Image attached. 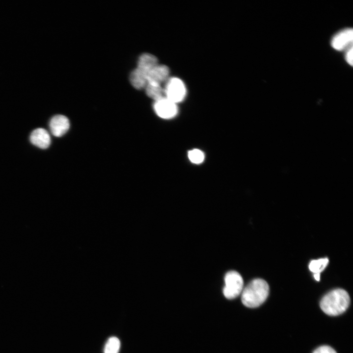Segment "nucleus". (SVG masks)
Listing matches in <instances>:
<instances>
[{
    "label": "nucleus",
    "instance_id": "1",
    "mask_svg": "<svg viewBox=\"0 0 353 353\" xmlns=\"http://www.w3.org/2000/svg\"><path fill=\"white\" fill-rule=\"evenodd\" d=\"M350 303V298L347 292L338 288L329 292L323 297L320 307L326 314L335 316L344 313Z\"/></svg>",
    "mask_w": 353,
    "mask_h": 353
},
{
    "label": "nucleus",
    "instance_id": "2",
    "mask_svg": "<svg viewBox=\"0 0 353 353\" xmlns=\"http://www.w3.org/2000/svg\"><path fill=\"white\" fill-rule=\"evenodd\" d=\"M269 293V286L265 280L261 278L254 279L243 289L241 301L248 307H257L265 301Z\"/></svg>",
    "mask_w": 353,
    "mask_h": 353
},
{
    "label": "nucleus",
    "instance_id": "3",
    "mask_svg": "<svg viewBox=\"0 0 353 353\" xmlns=\"http://www.w3.org/2000/svg\"><path fill=\"white\" fill-rule=\"evenodd\" d=\"M164 96L177 104L181 102L187 95V89L184 82L176 77H171L165 82Z\"/></svg>",
    "mask_w": 353,
    "mask_h": 353
},
{
    "label": "nucleus",
    "instance_id": "4",
    "mask_svg": "<svg viewBox=\"0 0 353 353\" xmlns=\"http://www.w3.org/2000/svg\"><path fill=\"white\" fill-rule=\"evenodd\" d=\"M225 285L223 289L225 297L229 300L237 297L243 289L244 282L241 275L235 271L227 272L224 277Z\"/></svg>",
    "mask_w": 353,
    "mask_h": 353
},
{
    "label": "nucleus",
    "instance_id": "5",
    "mask_svg": "<svg viewBox=\"0 0 353 353\" xmlns=\"http://www.w3.org/2000/svg\"><path fill=\"white\" fill-rule=\"evenodd\" d=\"M153 107L156 115L164 119L173 118L178 113L177 104L167 99L165 96L155 101Z\"/></svg>",
    "mask_w": 353,
    "mask_h": 353
},
{
    "label": "nucleus",
    "instance_id": "6",
    "mask_svg": "<svg viewBox=\"0 0 353 353\" xmlns=\"http://www.w3.org/2000/svg\"><path fill=\"white\" fill-rule=\"evenodd\" d=\"M353 29L347 28L338 32L333 37L331 45L337 50H346L353 46Z\"/></svg>",
    "mask_w": 353,
    "mask_h": 353
},
{
    "label": "nucleus",
    "instance_id": "7",
    "mask_svg": "<svg viewBox=\"0 0 353 353\" xmlns=\"http://www.w3.org/2000/svg\"><path fill=\"white\" fill-rule=\"evenodd\" d=\"M70 121L63 115H56L50 121L49 127L51 134L57 137L63 136L69 129Z\"/></svg>",
    "mask_w": 353,
    "mask_h": 353
},
{
    "label": "nucleus",
    "instance_id": "8",
    "mask_svg": "<svg viewBox=\"0 0 353 353\" xmlns=\"http://www.w3.org/2000/svg\"><path fill=\"white\" fill-rule=\"evenodd\" d=\"M29 140L32 145L41 149L48 148L51 143L50 133L43 128L33 130L30 135Z\"/></svg>",
    "mask_w": 353,
    "mask_h": 353
},
{
    "label": "nucleus",
    "instance_id": "9",
    "mask_svg": "<svg viewBox=\"0 0 353 353\" xmlns=\"http://www.w3.org/2000/svg\"><path fill=\"white\" fill-rule=\"evenodd\" d=\"M148 82L161 84L170 77V70L164 65L158 64L147 74Z\"/></svg>",
    "mask_w": 353,
    "mask_h": 353
},
{
    "label": "nucleus",
    "instance_id": "10",
    "mask_svg": "<svg viewBox=\"0 0 353 353\" xmlns=\"http://www.w3.org/2000/svg\"><path fill=\"white\" fill-rule=\"evenodd\" d=\"M158 64L156 56L149 53L142 54L137 61V68L147 74Z\"/></svg>",
    "mask_w": 353,
    "mask_h": 353
},
{
    "label": "nucleus",
    "instance_id": "11",
    "mask_svg": "<svg viewBox=\"0 0 353 353\" xmlns=\"http://www.w3.org/2000/svg\"><path fill=\"white\" fill-rule=\"evenodd\" d=\"M129 81L132 86L135 89L138 90L145 89L148 83L147 74L136 68L131 72Z\"/></svg>",
    "mask_w": 353,
    "mask_h": 353
},
{
    "label": "nucleus",
    "instance_id": "12",
    "mask_svg": "<svg viewBox=\"0 0 353 353\" xmlns=\"http://www.w3.org/2000/svg\"><path fill=\"white\" fill-rule=\"evenodd\" d=\"M145 89L148 96L154 101L164 97V89L160 84L148 82Z\"/></svg>",
    "mask_w": 353,
    "mask_h": 353
},
{
    "label": "nucleus",
    "instance_id": "13",
    "mask_svg": "<svg viewBox=\"0 0 353 353\" xmlns=\"http://www.w3.org/2000/svg\"><path fill=\"white\" fill-rule=\"evenodd\" d=\"M328 262V258L313 260L309 263V269L314 274H320L326 268Z\"/></svg>",
    "mask_w": 353,
    "mask_h": 353
},
{
    "label": "nucleus",
    "instance_id": "14",
    "mask_svg": "<svg viewBox=\"0 0 353 353\" xmlns=\"http://www.w3.org/2000/svg\"><path fill=\"white\" fill-rule=\"evenodd\" d=\"M120 345V341L117 337L109 338L104 347V353H119Z\"/></svg>",
    "mask_w": 353,
    "mask_h": 353
},
{
    "label": "nucleus",
    "instance_id": "15",
    "mask_svg": "<svg viewBox=\"0 0 353 353\" xmlns=\"http://www.w3.org/2000/svg\"><path fill=\"white\" fill-rule=\"evenodd\" d=\"M188 157L189 160L193 163L199 164L204 160V154L199 149H193L189 151Z\"/></svg>",
    "mask_w": 353,
    "mask_h": 353
},
{
    "label": "nucleus",
    "instance_id": "16",
    "mask_svg": "<svg viewBox=\"0 0 353 353\" xmlns=\"http://www.w3.org/2000/svg\"><path fill=\"white\" fill-rule=\"evenodd\" d=\"M313 353H337L331 347L328 346H322L316 349Z\"/></svg>",
    "mask_w": 353,
    "mask_h": 353
},
{
    "label": "nucleus",
    "instance_id": "17",
    "mask_svg": "<svg viewBox=\"0 0 353 353\" xmlns=\"http://www.w3.org/2000/svg\"><path fill=\"white\" fill-rule=\"evenodd\" d=\"M353 46L346 50L345 59L348 63L353 66Z\"/></svg>",
    "mask_w": 353,
    "mask_h": 353
},
{
    "label": "nucleus",
    "instance_id": "18",
    "mask_svg": "<svg viewBox=\"0 0 353 353\" xmlns=\"http://www.w3.org/2000/svg\"><path fill=\"white\" fill-rule=\"evenodd\" d=\"M314 277L315 280L319 281L320 278V274H314Z\"/></svg>",
    "mask_w": 353,
    "mask_h": 353
}]
</instances>
